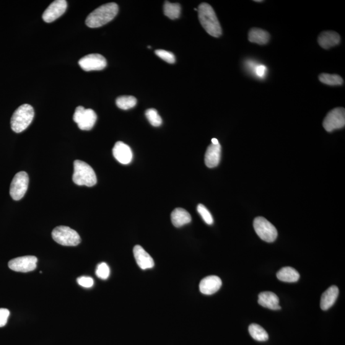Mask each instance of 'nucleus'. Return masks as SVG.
Returning a JSON list of instances; mask_svg holds the SVG:
<instances>
[{
    "instance_id": "nucleus-5",
    "label": "nucleus",
    "mask_w": 345,
    "mask_h": 345,
    "mask_svg": "<svg viewBox=\"0 0 345 345\" xmlns=\"http://www.w3.org/2000/svg\"><path fill=\"white\" fill-rule=\"evenodd\" d=\"M52 237L56 242L64 246H76L81 242V237L76 231L66 226L54 228Z\"/></svg>"
},
{
    "instance_id": "nucleus-29",
    "label": "nucleus",
    "mask_w": 345,
    "mask_h": 345,
    "mask_svg": "<svg viewBox=\"0 0 345 345\" xmlns=\"http://www.w3.org/2000/svg\"><path fill=\"white\" fill-rule=\"evenodd\" d=\"M197 211H198V213L201 216L202 219H204V221L206 222L207 225H211L213 224V217H212L211 212L208 211V209H207L204 205H198Z\"/></svg>"
},
{
    "instance_id": "nucleus-6",
    "label": "nucleus",
    "mask_w": 345,
    "mask_h": 345,
    "mask_svg": "<svg viewBox=\"0 0 345 345\" xmlns=\"http://www.w3.org/2000/svg\"><path fill=\"white\" fill-rule=\"evenodd\" d=\"M253 227L259 237L267 242H273L277 237V231L274 226L263 217L255 218Z\"/></svg>"
},
{
    "instance_id": "nucleus-22",
    "label": "nucleus",
    "mask_w": 345,
    "mask_h": 345,
    "mask_svg": "<svg viewBox=\"0 0 345 345\" xmlns=\"http://www.w3.org/2000/svg\"><path fill=\"white\" fill-rule=\"evenodd\" d=\"M277 279L287 282H297L300 278V275L296 270L290 267H283L277 273Z\"/></svg>"
},
{
    "instance_id": "nucleus-31",
    "label": "nucleus",
    "mask_w": 345,
    "mask_h": 345,
    "mask_svg": "<svg viewBox=\"0 0 345 345\" xmlns=\"http://www.w3.org/2000/svg\"><path fill=\"white\" fill-rule=\"evenodd\" d=\"M155 53L157 56H159L163 60L168 62V63L172 64L175 62V56L171 52L159 49V50L155 51Z\"/></svg>"
},
{
    "instance_id": "nucleus-33",
    "label": "nucleus",
    "mask_w": 345,
    "mask_h": 345,
    "mask_svg": "<svg viewBox=\"0 0 345 345\" xmlns=\"http://www.w3.org/2000/svg\"><path fill=\"white\" fill-rule=\"evenodd\" d=\"M10 316V311L7 309L0 308V328L6 325Z\"/></svg>"
},
{
    "instance_id": "nucleus-7",
    "label": "nucleus",
    "mask_w": 345,
    "mask_h": 345,
    "mask_svg": "<svg viewBox=\"0 0 345 345\" xmlns=\"http://www.w3.org/2000/svg\"><path fill=\"white\" fill-rule=\"evenodd\" d=\"M97 116L92 109H85L83 106L76 108L73 119L78 128L83 131H90L95 126Z\"/></svg>"
},
{
    "instance_id": "nucleus-13",
    "label": "nucleus",
    "mask_w": 345,
    "mask_h": 345,
    "mask_svg": "<svg viewBox=\"0 0 345 345\" xmlns=\"http://www.w3.org/2000/svg\"><path fill=\"white\" fill-rule=\"evenodd\" d=\"M113 156L123 165L131 163L133 158L131 148L121 141L116 142L113 149Z\"/></svg>"
},
{
    "instance_id": "nucleus-23",
    "label": "nucleus",
    "mask_w": 345,
    "mask_h": 345,
    "mask_svg": "<svg viewBox=\"0 0 345 345\" xmlns=\"http://www.w3.org/2000/svg\"><path fill=\"white\" fill-rule=\"evenodd\" d=\"M249 332L251 337L258 341H266L269 335L265 329L258 324L253 323L249 327Z\"/></svg>"
},
{
    "instance_id": "nucleus-8",
    "label": "nucleus",
    "mask_w": 345,
    "mask_h": 345,
    "mask_svg": "<svg viewBox=\"0 0 345 345\" xmlns=\"http://www.w3.org/2000/svg\"><path fill=\"white\" fill-rule=\"evenodd\" d=\"M29 184V177L27 172H20L14 176L10 188V194L15 201L20 200L25 195Z\"/></svg>"
},
{
    "instance_id": "nucleus-18",
    "label": "nucleus",
    "mask_w": 345,
    "mask_h": 345,
    "mask_svg": "<svg viewBox=\"0 0 345 345\" xmlns=\"http://www.w3.org/2000/svg\"><path fill=\"white\" fill-rule=\"evenodd\" d=\"M259 305L272 310H281L278 297L271 292H263L258 295Z\"/></svg>"
},
{
    "instance_id": "nucleus-12",
    "label": "nucleus",
    "mask_w": 345,
    "mask_h": 345,
    "mask_svg": "<svg viewBox=\"0 0 345 345\" xmlns=\"http://www.w3.org/2000/svg\"><path fill=\"white\" fill-rule=\"evenodd\" d=\"M67 3L66 0H56L47 8L43 15V19L46 23L53 22L63 15L66 11Z\"/></svg>"
},
{
    "instance_id": "nucleus-4",
    "label": "nucleus",
    "mask_w": 345,
    "mask_h": 345,
    "mask_svg": "<svg viewBox=\"0 0 345 345\" xmlns=\"http://www.w3.org/2000/svg\"><path fill=\"white\" fill-rule=\"evenodd\" d=\"M72 180L76 185L93 187L97 184V176L87 163L76 160L74 162V173Z\"/></svg>"
},
{
    "instance_id": "nucleus-25",
    "label": "nucleus",
    "mask_w": 345,
    "mask_h": 345,
    "mask_svg": "<svg viewBox=\"0 0 345 345\" xmlns=\"http://www.w3.org/2000/svg\"><path fill=\"white\" fill-rule=\"evenodd\" d=\"M164 13L166 16L171 19H178L181 13L180 4L166 2L164 5Z\"/></svg>"
},
{
    "instance_id": "nucleus-9",
    "label": "nucleus",
    "mask_w": 345,
    "mask_h": 345,
    "mask_svg": "<svg viewBox=\"0 0 345 345\" xmlns=\"http://www.w3.org/2000/svg\"><path fill=\"white\" fill-rule=\"evenodd\" d=\"M345 126V110L343 108L332 110L324 119L323 126L327 131L331 132Z\"/></svg>"
},
{
    "instance_id": "nucleus-15",
    "label": "nucleus",
    "mask_w": 345,
    "mask_h": 345,
    "mask_svg": "<svg viewBox=\"0 0 345 345\" xmlns=\"http://www.w3.org/2000/svg\"><path fill=\"white\" fill-rule=\"evenodd\" d=\"M133 253L136 263L140 268L143 270H146L154 267V259L141 246L137 245L135 246L133 249Z\"/></svg>"
},
{
    "instance_id": "nucleus-28",
    "label": "nucleus",
    "mask_w": 345,
    "mask_h": 345,
    "mask_svg": "<svg viewBox=\"0 0 345 345\" xmlns=\"http://www.w3.org/2000/svg\"><path fill=\"white\" fill-rule=\"evenodd\" d=\"M95 274L98 278L103 280L107 279L110 274V267L105 262H103L98 265Z\"/></svg>"
},
{
    "instance_id": "nucleus-19",
    "label": "nucleus",
    "mask_w": 345,
    "mask_h": 345,
    "mask_svg": "<svg viewBox=\"0 0 345 345\" xmlns=\"http://www.w3.org/2000/svg\"><path fill=\"white\" fill-rule=\"evenodd\" d=\"M339 289L336 286H332L329 288L321 295L320 300V308L321 310L326 311L331 308L338 299Z\"/></svg>"
},
{
    "instance_id": "nucleus-26",
    "label": "nucleus",
    "mask_w": 345,
    "mask_h": 345,
    "mask_svg": "<svg viewBox=\"0 0 345 345\" xmlns=\"http://www.w3.org/2000/svg\"><path fill=\"white\" fill-rule=\"evenodd\" d=\"M116 104L121 110H128L136 105L137 99L133 96H121L116 98Z\"/></svg>"
},
{
    "instance_id": "nucleus-17",
    "label": "nucleus",
    "mask_w": 345,
    "mask_h": 345,
    "mask_svg": "<svg viewBox=\"0 0 345 345\" xmlns=\"http://www.w3.org/2000/svg\"><path fill=\"white\" fill-rule=\"evenodd\" d=\"M319 45L325 49H329L338 45L341 42L340 35L333 31L321 32L318 38Z\"/></svg>"
},
{
    "instance_id": "nucleus-35",
    "label": "nucleus",
    "mask_w": 345,
    "mask_h": 345,
    "mask_svg": "<svg viewBox=\"0 0 345 345\" xmlns=\"http://www.w3.org/2000/svg\"><path fill=\"white\" fill-rule=\"evenodd\" d=\"M255 2H263V1H260V0H259V1H257V0H256V1H255Z\"/></svg>"
},
{
    "instance_id": "nucleus-32",
    "label": "nucleus",
    "mask_w": 345,
    "mask_h": 345,
    "mask_svg": "<svg viewBox=\"0 0 345 345\" xmlns=\"http://www.w3.org/2000/svg\"><path fill=\"white\" fill-rule=\"evenodd\" d=\"M77 282L80 286L87 288V289H89V288L92 287L93 284H94V281H93V279L92 277L88 276L79 277L77 278Z\"/></svg>"
},
{
    "instance_id": "nucleus-21",
    "label": "nucleus",
    "mask_w": 345,
    "mask_h": 345,
    "mask_svg": "<svg viewBox=\"0 0 345 345\" xmlns=\"http://www.w3.org/2000/svg\"><path fill=\"white\" fill-rule=\"evenodd\" d=\"M271 35L267 31L258 28H253L250 30L248 34V39L251 43L266 45L269 42Z\"/></svg>"
},
{
    "instance_id": "nucleus-1",
    "label": "nucleus",
    "mask_w": 345,
    "mask_h": 345,
    "mask_svg": "<svg viewBox=\"0 0 345 345\" xmlns=\"http://www.w3.org/2000/svg\"><path fill=\"white\" fill-rule=\"evenodd\" d=\"M118 12L115 3H108L91 12L86 19L87 27L95 28L103 27L112 21Z\"/></svg>"
},
{
    "instance_id": "nucleus-27",
    "label": "nucleus",
    "mask_w": 345,
    "mask_h": 345,
    "mask_svg": "<svg viewBox=\"0 0 345 345\" xmlns=\"http://www.w3.org/2000/svg\"><path fill=\"white\" fill-rule=\"evenodd\" d=\"M145 115L150 124L154 127H159L163 124V120L157 111L155 109H149L146 111Z\"/></svg>"
},
{
    "instance_id": "nucleus-3",
    "label": "nucleus",
    "mask_w": 345,
    "mask_h": 345,
    "mask_svg": "<svg viewBox=\"0 0 345 345\" xmlns=\"http://www.w3.org/2000/svg\"><path fill=\"white\" fill-rule=\"evenodd\" d=\"M34 110L32 106L25 104L15 111L11 118V128L13 131L20 133L27 129L34 118Z\"/></svg>"
},
{
    "instance_id": "nucleus-14",
    "label": "nucleus",
    "mask_w": 345,
    "mask_h": 345,
    "mask_svg": "<svg viewBox=\"0 0 345 345\" xmlns=\"http://www.w3.org/2000/svg\"><path fill=\"white\" fill-rule=\"evenodd\" d=\"M222 286V281L216 276L205 277L199 283V290L202 294L211 295L216 293Z\"/></svg>"
},
{
    "instance_id": "nucleus-24",
    "label": "nucleus",
    "mask_w": 345,
    "mask_h": 345,
    "mask_svg": "<svg viewBox=\"0 0 345 345\" xmlns=\"http://www.w3.org/2000/svg\"><path fill=\"white\" fill-rule=\"evenodd\" d=\"M319 80L329 86H341L344 83L343 78L338 74H321L319 76Z\"/></svg>"
},
{
    "instance_id": "nucleus-16",
    "label": "nucleus",
    "mask_w": 345,
    "mask_h": 345,
    "mask_svg": "<svg viewBox=\"0 0 345 345\" xmlns=\"http://www.w3.org/2000/svg\"><path fill=\"white\" fill-rule=\"evenodd\" d=\"M220 155H221V146L219 144L209 145L205 155V163L207 167L210 168L217 167L219 164Z\"/></svg>"
},
{
    "instance_id": "nucleus-10",
    "label": "nucleus",
    "mask_w": 345,
    "mask_h": 345,
    "mask_svg": "<svg viewBox=\"0 0 345 345\" xmlns=\"http://www.w3.org/2000/svg\"><path fill=\"white\" fill-rule=\"evenodd\" d=\"M79 65L85 71H101L107 66V62L100 54H90L80 59Z\"/></svg>"
},
{
    "instance_id": "nucleus-11",
    "label": "nucleus",
    "mask_w": 345,
    "mask_h": 345,
    "mask_svg": "<svg viewBox=\"0 0 345 345\" xmlns=\"http://www.w3.org/2000/svg\"><path fill=\"white\" fill-rule=\"evenodd\" d=\"M38 259L34 256H25L12 259L9 262V268L19 272H28L37 268Z\"/></svg>"
},
{
    "instance_id": "nucleus-34",
    "label": "nucleus",
    "mask_w": 345,
    "mask_h": 345,
    "mask_svg": "<svg viewBox=\"0 0 345 345\" xmlns=\"http://www.w3.org/2000/svg\"><path fill=\"white\" fill-rule=\"evenodd\" d=\"M219 144V143L218 141V140L216 138H213L212 139V144L217 145Z\"/></svg>"
},
{
    "instance_id": "nucleus-30",
    "label": "nucleus",
    "mask_w": 345,
    "mask_h": 345,
    "mask_svg": "<svg viewBox=\"0 0 345 345\" xmlns=\"http://www.w3.org/2000/svg\"><path fill=\"white\" fill-rule=\"evenodd\" d=\"M248 66L250 68H252L253 70V73L256 75V77L259 78H264L266 76L267 68L264 65L258 64L255 65L252 62H249Z\"/></svg>"
},
{
    "instance_id": "nucleus-2",
    "label": "nucleus",
    "mask_w": 345,
    "mask_h": 345,
    "mask_svg": "<svg viewBox=\"0 0 345 345\" xmlns=\"http://www.w3.org/2000/svg\"><path fill=\"white\" fill-rule=\"evenodd\" d=\"M198 12L199 22L206 32L212 37H219L222 35V28L213 8L207 3H202Z\"/></svg>"
},
{
    "instance_id": "nucleus-20",
    "label": "nucleus",
    "mask_w": 345,
    "mask_h": 345,
    "mask_svg": "<svg viewBox=\"0 0 345 345\" xmlns=\"http://www.w3.org/2000/svg\"><path fill=\"white\" fill-rule=\"evenodd\" d=\"M171 219L173 225L176 228H180L191 221L190 214L185 209L176 208L171 215Z\"/></svg>"
}]
</instances>
